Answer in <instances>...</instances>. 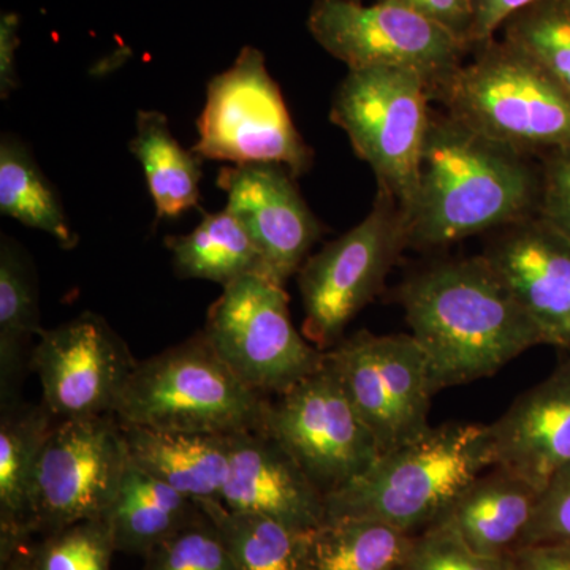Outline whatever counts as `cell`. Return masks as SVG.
Returning a JSON list of instances; mask_svg holds the SVG:
<instances>
[{
	"mask_svg": "<svg viewBox=\"0 0 570 570\" xmlns=\"http://www.w3.org/2000/svg\"><path fill=\"white\" fill-rule=\"evenodd\" d=\"M504 37L570 89V0H538L510 18Z\"/></svg>",
	"mask_w": 570,
	"mask_h": 570,
	"instance_id": "cell-29",
	"label": "cell"
},
{
	"mask_svg": "<svg viewBox=\"0 0 570 570\" xmlns=\"http://www.w3.org/2000/svg\"><path fill=\"white\" fill-rule=\"evenodd\" d=\"M307 28L348 70H414L430 89L463 66L472 50L436 22L385 0L370 6L362 0H316Z\"/></svg>",
	"mask_w": 570,
	"mask_h": 570,
	"instance_id": "cell-10",
	"label": "cell"
},
{
	"mask_svg": "<svg viewBox=\"0 0 570 570\" xmlns=\"http://www.w3.org/2000/svg\"><path fill=\"white\" fill-rule=\"evenodd\" d=\"M406 247V214L392 195L377 189L365 219L309 255L296 273L306 340L322 352L336 346L360 311L381 294Z\"/></svg>",
	"mask_w": 570,
	"mask_h": 570,
	"instance_id": "cell-7",
	"label": "cell"
},
{
	"mask_svg": "<svg viewBox=\"0 0 570 570\" xmlns=\"http://www.w3.org/2000/svg\"><path fill=\"white\" fill-rule=\"evenodd\" d=\"M549 346L570 352V242L538 214L504 227L482 254Z\"/></svg>",
	"mask_w": 570,
	"mask_h": 570,
	"instance_id": "cell-16",
	"label": "cell"
},
{
	"mask_svg": "<svg viewBox=\"0 0 570 570\" xmlns=\"http://www.w3.org/2000/svg\"><path fill=\"white\" fill-rule=\"evenodd\" d=\"M165 246L170 250L176 276L181 279L209 281L224 288L249 275L269 277L253 236L227 208L204 213L190 234L167 236Z\"/></svg>",
	"mask_w": 570,
	"mask_h": 570,
	"instance_id": "cell-24",
	"label": "cell"
},
{
	"mask_svg": "<svg viewBox=\"0 0 570 570\" xmlns=\"http://www.w3.org/2000/svg\"><path fill=\"white\" fill-rule=\"evenodd\" d=\"M531 156L431 110L407 247L434 249L538 214L540 170Z\"/></svg>",
	"mask_w": 570,
	"mask_h": 570,
	"instance_id": "cell-2",
	"label": "cell"
},
{
	"mask_svg": "<svg viewBox=\"0 0 570 570\" xmlns=\"http://www.w3.org/2000/svg\"><path fill=\"white\" fill-rule=\"evenodd\" d=\"M397 570H407L406 568H401V569H397Z\"/></svg>",
	"mask_w": 570,
	"mask_h": 570,
	"instance_id": "cell-40",
	"label": "cell"
},
{
	"mask_svg": "<svg viewBox=\"0 0 570 570\" xmlns=\"http://www.w3.org/2000/svg\"><path fill=\"white\" fill-rule=\"evenodd\" d=\"M494 466L539 491L570 466V356L489 425Z\"/></svg>",
	"mask_w": 570,
	"mask_h": 570,
	"instance_id": "cell-18",
	"label": "cell"
},
{
	"mask_svg": "<svg viewBox=\"0 0 570 570\" xmlns=\"http://www.w3.org/2000/svg\"><path fill=\"white\" fill-rule=\"evenodd\" d=\"M137 360L96 313L41 330L29 371L40 379L41 403L61 420L115 415Z\"/></svg>",
	"mask_w": 570,
	"mask_h": 570,
	"instance_id": "cell-14",
	"label": "cell"
},
{
	"mask_svg": "<svg viewBox=\"0 0 570 570\" xmlns=\"http://www.w3.org/2000/svg\"><path fill=\"white\" fill-rule=\"evenodd\" d=\"M200 508L219 531L236 570H313L314 530L234 512L223 502Z\"/></svg>",
	"mask_w": 570,
	"mask_h": 570,
	"instance_id": "cell-26",
	"label": "cell"
},
{
	"mask_svg": "<svg viewBox=\"0 0 570 570\" xmlns=\"http://www.w3.org/2000/svg\"><path fill=\"white\" fill-rule=\"evenodd\" d=\"M264 431L325 498L362 478L382 456L326 362L275 403L269 401Z\"/></svg>",
	"mask_w": 570,
	"mask_h": 570,
	"instance_id": "cell-12",
	"label": "cell"
},
{
	"mask_svg": "<svg viewBox=\"0 0 570 570\" xmlns=\"http://www.w3.org/2000/svg\"><path fill=\"white\" fill-rule=\"evenodd\" d=\"M430 85L414 70H348L333 97L330 119L360 159L406 213L417 194L420 160L430 126Z\"/></svg>",
	"mask_w": 570,
	"mask_h": 570,
	"instance_id": "cell-6",
	"label": "cell"
},
{
	"mask_svg": "<svg viewBox=\"0 0 570 570\" xmlns=\"http://www.w3.org/2000/svg\"><path fill=\"white\" fill-rule=\"evenodd\" d=\"M0 570H32L29 546L13 554L10 560L0 562Z\"/></svg>",
	"mask_w": 570,
	"mask_h": 570,
	"instance_id": "cell-39",
	"label": "cell"
},
{
	"mask_svg": "<svg viewBox=\"0 0 570 570\" xmlns=\"http://www.w3.org/2000/svg\"><path fill=\"white\" fill-rule=\"evenodd\" d=\"M194 151L204 159L235 165L279 164L299 178L313 167L279 85L266 69L264 52L245 47L230 69L206 88Z\"/></svg>",
	"mask_w": 570,
	"mask_h": 570,
	"instance_id": "cell-8",
	"label": "cell"
},
{
	"mask_svg": "<svg viewBox=\"0 0 570 570\" xmlns=\"http://www.w3.org/2000/svg\"><path fill=\"white\" fill-rule=\"evenodd\" d=\"M122 431L135 464L198 505L223 502L228 436L168 433L134 425H122Z\"/></svg>",
	"mask_w": 570,
	"mask_h": 570,
	"instance_id": "cell-21",
	"label": "cell"
},
{
	"mask_svg": "<svg viewBox=\"0 0 570 570\" xmlns=\"http://www.w3.org/2000/svg\"><path fill=\"white\" fill-rule=\"evenodd\" d=\"M56 423L43 403L0 407V562L32 542L37 466Z\"/></svg>",
	"mask_w": 570,
	"mask_h": 570,
	"instance_id": "cell-20",
	"label": "cell"
},
{
	"mask_svg": "<svg viewBox=\"0 0 570 570\" xmlns=\"http://www.w3.org/2000/svg\"><path fill=\"white\" fill-rule=\"evenodd\" d=\"M116 415L61 420L41 449L33 485L32 534L105 520L129 466Z\"/></svg>",
	"mask_w": 570,
	"mask_h": 570,
	"instance_id": "cell-13",
	"label": "cell"
},
{
	"mask_svg": "<svg viewBox=\"0 0 570 570\" xmlns=\"http://www.w3.org/2000/svg\"><path fill=\"white\" fill-rule=\"evenodd\" d=\"M217 187L227 194L225 208L253 236L269 277L285 285L324 235L295 176L279 164L232 165L219 171Z\"/></svg>",
	"mask_w": 570,
	"mask_h": 570,
	"instance_id": "cell-15",
	"label": "cell"
},
{
	"mask_svg": "<svg viewBox=\"0 0 570 570\" xmlns=\"http://www.w3.org/2000/svg\"><path fill=\"white\" fill-rule=\"evenodd\" d=\"M204 332L236 376L265 396L284 395L325 362V352L295 328L285 285L266 276L224 287Z\"/></svg>",
	"mask_w": 570,
	"mask_h": 570,
	"instance_id": "cell-9",
	"label": "cell"
},
{
	"mask_svg": "<svg viewBox=\"0 0 570 570\" xmlns=\"http://www.w3.org/2000/svg\"><path fill=\"white\" fill-rule=\"evenodd\" d=\"M542 542H570V466L540 491L534 517L519 547Z\"/></svg>",
	"mask_w": 570,
	"mask_h": 570,
	"instance_id": "cell-33",
	"label": "cell"
},
{
	"mask_svg": "<svg viewBox=\"0 0 570 570\" xmlns=\"http://www.w3.org/2000/svg\"><path fill=\"white\" fill-rule=\"evenodd\" d=\"M130 153L145 171L157 220L176 219L198 206L204 157L179 145L164 112L138 111Z\"/></svg>",
	"mask_w": 570,
	"mask_h": 570,
	"instance_id": "cell-25",
	"label": "cell"
},
{
	"mask_svg": "<svg viewBox=\"0 0 570 570\" xmlns=\"http://www.w3.org/2000/svg\"><path fill=\"white\" fill-rule=\"evenodd\" d=\"M0 213L52 236L62 249H73L80 239L31 149L11 134L0 140Z\"/></svg>",
	"mask_w": 570,
	"mask_h": 570,
	"instance_id": "cell-27",
	"label": "cell"
},
{
	"mask_svg": "<svg viewBox=\"0 0 570 570\" xmlns=\"http://www.w3.org/2000/svg\"><path fill=\"white\" fill-rule=\"evenodd\" d=\"M540 157L538 216L570 242V148Z\"/></svg>",
	"mask_w": 570,
	"mask_h": 570,
	"instance_id": "cell-34",
	"label": "cell"
},
{
	"mask_svg": "<svg viewBox=\"0 0 570 570\" xmlns=\"http://www.w3.org/2000/svg\"><path fill=\"white\" fill-rule=\"evenodd\" d=\"M397 299L425 352L434 395L494 376L546 344L483 255L420 269L401 285Z\"/></svg>",
	"mask_w": 570,
	"mask_h": 570,
	"instance_id": "cell-1",
	"label": "cell"
},
{
	"mask_svg": "<svg viewBox=\"0 0 570 570\" xmlns=\"http://www.w3.org/2000/svg\"><path fill=\"white\" fill-rule=\"evenodd\" d=\"M407 570H509L508 557H483L469 549L444 527L426 528L415 535Z\"/></svg>",
	"mask_w": 570,
	"mask_h": 570,
	"instance_id": "cell-32",
	"label": "cell"
},
{
	"mask_svg": "<svg viewBox=\"0 0 570 570\" xmlns=\"http://www.w3.org/2000/svg\"><path fill=\"white\" fill-rule=\"evenodd\" d=\"M494 466L489 425L445 423L384 453L362 478L325 498L326 519L384 521L409 534L433 527L460 491Z\"/></svg>",
	"mask_w": 570,
	"mask_h": 570,
	"instance_id": "cell-3",
	"label": "cell"
},
{
	"mask_svg": "<svg viewBox=\"0 0 570 570\" xmlns=\"http://www.w3.org/2000/svg\"><path fill=\"white\" fill-rule=\"evenodd\" d=\"M39 283L31 255L2 235L0 242V407L22 401L32 337L40 336Z\"/></svg>",
	"mask_w": 570,
	"mask_h": 570,
	"instance_id": "cell-23",
	"label": "cell"
},
{
	"mask_svg": "<svg viewBox=\"0 0 570 570\" xmlns=\"http://www.w3.org/2000/svg\"><path fill=\"white\" fill-rule=\"evenodd\" d=\"M431 100L469 129L532 156L570 148V89L508 40L480 43Z\"/></svg>",
	"mask_w": 570,
	"mask_h": 570,
	"instance_id": "cell-4",
	"label": "cell"
},
{
	"mask_svg": "<svg viewBox=\"0 0 570 570\" xmlns=\"http://www.w3.org/2000/svg\"><path fill=\"white\" fill-rule=\"evenodd\" d=\"M268 396L247 387L204 330L135 366L116 409L122 425L230 436L264 431Z\"/></svg>",
	"mask_w": 570,
	"mask_h": 570,
	"instance_id": "cell-5",
	"label": "cell"
},
{
	"mask_svg": "<svg viewBox=\"0 0 570 570\" xmlns=\"http://www.w3.org/2000/svg\"><path fill=\"white\" fill-rule=\"evenodd\" d=\"M415 534L384 521L325 520L314 530L313 570H397L406 568Z\"/></svg>",
	"mask_w": 570,
	"mask_h": 570,
	"instance_id": "cell-28",
	"label": "cell"
},
{
	"mask_svg": "<svg viewBox=\"0 0 570 570\" xmlns=\"http://www.w3.org/2000/svg\"><path fill=\"white\" fill-rule=\"evenodd\" d=\"M142 570H236L209 517L184 528L145 558Z\"/></svg>",
	"mask_w": 570,
	"mask_h": 570,
	"instance_id": "cell-31",
	"label": "cell"
},
{
	"mask_svg": "<svg viewBox=\"0 0 570 570\" xmlns=\"http://www.w3.org/2000/svg\"><path fill=\"white\" fill-rule=\"evenodd\" d=\"M356 414L376 438L382 455L430 430V365L414 336L362 330L325 351Z\"/></svg>",
	"mask_w": 570,
	"mask_h": 570,
	"instance_id": "cell-11",
	"label": "cell"
},
{
	"mask_svg": "<svg viewBox=\"0 0 570 570\" xmlns=\"http://www.w3.org/2000/svg\"><path fill=\"white\" fill-rule=\"evenodd\" d=\"M436 22L471 47V0H385ZM472 48V47H471Z\"/></svg>",
	"mask_w": 570,
	"mask_h": 570,
	"instance_id": "cell-35",
	"label": "cell"
},
{
	"mask_svg": "<svg viewBox=\"0 0 570 570\" xmlns=\"http://www.w3.org/2000/svg\"><path fill=\"white\" fill-rule=\"evenodd\" d=\"M206 513L193 499L129 461L105 523L116 551L146 558Z\"/></svg>",
	"mask_w": 570,
	"mask_h": 570,
	"instance_id": "cell-22",
	"label": "cell"
},
{
	"mask_svg": "<svg viewBox=\"0 0 570 570\" xmlns=\"http://www.w3.org/2000/svg\"><path fill=\"white\" fill-rule=\"evenodd\" d=\"M509 570H570V542L519 547L509 554Z\"/></svg>",
	"mask_w": 570,
	"mask_h": 570,
	"instance_id": "cell-37",
	"label": "cell"
},
{
	"mask_svg": "<svg viewBox=\"0 0 570 570\" xmlns=\"http://www.w3.org/2000/svg\"><path fill=\"white\" fill-rule=\"evenodd\" d=\"M534 2L538 0H471V47L494 39V33L504 28L510 18Z\"/></svg>",
	"mask_w": 570,
	"mask_h": 570,
	"instance_id": "cell-36",
	"label": "cell"
},
{
	"mask_svg": "<svg viewBox=\"0 0 570 570\" xmlns=\"http://www.w3.org/2000/svg\"><path fill=\"white\" fill-rule=\"evenodd\" d=\"M539 494L520 475L493 466L461 490L434 524L455 532L475 553L508 557L519 549L534 517Z\"/></svg>",
	"mask_w": 570,
	"mask_h": 570,
	"instance_id": "cell-19",
	"label": "cell"
},
{
	"mask_svg": "<svg viewBox=\"0 0 570 570\" xmlns=\"http://www.w3.org/2000/svg\"><path fill=\"white\" fill-rule=\"evenodd\" d=\"M220 501L234 512L281 521L296 530L325 523V497L265 431L230 434Z\"/></svg>",
	"mask_w": 570,
	"mask_h": 570,
	"instance_id": "cell-17",
	"label": "cell"
},
{
	"mask_svg": "<svg viewBox=\"0 0 570 570\" xmlns=\"http://www.w3.org/2000/svg\"><path fill=\"white\" fill-rule=\"evenodd\" d=\"M116 553L105 520H86L29 543L32 570H111Z\"/></svg>",
	"mask_w": 570,
	"mask_h": 570,
	"instance_id": "cell-30",
	"label": "cell"
},
{
	"mask_svg": "<svg viewBox=\"0 0 570 570\" xmlns=\"http://www.w3.org/2000/svg\"><path fill=\"white\" fill-rule=\"evenodd\" d=\"M20 48V17L6 11L0 17V97L9 99L17 91V52Z\"/></svg>",
	"mask_w": 570,
	"mask_h": 570,
	"instance_id": "cell-38",
	"label": "cell"
}]
</instances>
